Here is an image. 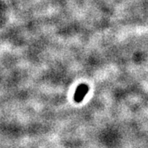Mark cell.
Returning a JSON list of instances; mask_svg holds the SVG:
<instances>
[{"label": "cell", "mask_w": 148, "mask_h": 148, "mask_svg": "<svg viewBox=\"0 0 148 148\" xmlns=\"http://www.w3.org/2000/svg\"><path fill=\"white\" fill-rule=\"evenodd\" d=\"M89 91V86L86 84H81L79 85L76 91L74 93V101L77 103H80L81 101L84 100L85 96L86 95L87 92Z\"/></svg>", "instance_id": "6da1fadb"}]
</instances>
